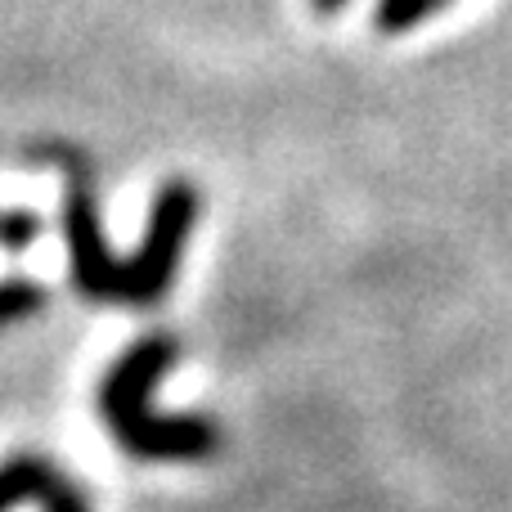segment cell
<instances>
[{
	"instance_id": "obj_1",
	"label": "cell",
	"mask_w": 512,
	"mask_h": 512,
	"mask_svg": "<svg viewBox=\"0 0 512 512\" xmlns=\"http://www.w3.org/2000/svg\"><path fill=\"white\" fill-rule=\"evenodd\" d=\"M171 337H144L108 369L99 387V414L113 441L135 459H207L216 450V427L207 418L153 414V387L176 364Z\"/></svg>"
},
{
	"instance_id": "obj_2",
	"label": "cell",
	"mask_w": 512,
	"mask_h": 512,
	"mask_svg": "<svg viewBox=\"0 0 512 512\" xmlns=\"http://www.w3.org/2000/svg\"><path fill=\"white\" fill-rule=\"evenodd\" d=\"M194 221H198V189L185 185V180L162 185L149 207V230H144L140 248H135L131 261H122V301L149 306L171 288Z\"/></svg>"
},
{
	"instance_id": "obj_3",
	"label": "cell",
	"mask_w": 512,
	"mask_h": 512,
	"mask_svg": "<svg viewBox=\"0 0 512 512\" xmlns=\"http://www.w3.org/2000/svg\"><path fill=\"white\" fill-rule=\"evenodd\" d=\"M63 176H68V189H63V239H68L72 283L95 301H117L122 297V261L108 252V239L99 230L90 176L77 162H63Z\"/></svg>"
},
{
	"instance_id": "obj_4",
	"label": "cell",
	"mask_w": 512,
	"mask_h": 512,
	"mask_svg": "<svg viewBox=\"0 0 512 512\" xmlns=\"http://www.w3.org/2000/svg\"><path fill=\"white\" fill-rule=\"evenodd\" d=\"M27 499L41 504V512H90L77 481H68L54 463L36 459V454H14L0 463V512L27 504Z\"/></svg>"
},
{
	"instance_id": "obj_5",
	"label": "cell",
	"mask_w": 512,
	"mask_h": 512,
	"mask_svg": "<svg viewBox=\"0 0 512 512\" xmlns=\"http://www.w3.org/2000/svg\"><path fill=\"white\" fill-rule=\"evenodd\" d=\"M441 9H450V0H378L373 9V27L382 36H405L414 27H423L427 18H436Z\"/></svg>"
},
{
	"instance_id": "obj_6",
	"label": "cell",
	"mask_w": 512,
	"mask_h": 512,
	"mask_svg": "<svg viewBox=\"0 0 512 512\" xmlns=\"http://www.w3.org/2000/svg\"><path fill=\"white\" fill-rule=\"evenodd\" d=\"M41 301H45V292L36 288V283H27V279L0 283V324H14V319L36 315V310H41Z\"/></svg>"
},
{
	"instance_id": "obj_7",
	"label": "cell",
	"mask_w": 512,
	"mask_h": 512,
	"mask_svg": "<svg viewBox=\"0 0 512 512\" xmlns=\"http://www.w3.org/2000/svg\"><path fill=\"white\" fill-rule=\"evenodd\" d=\"M310 5H315V9H319V14H337V9H342V5H346V0H310Z\"/></svg>"
}]
</instances>
